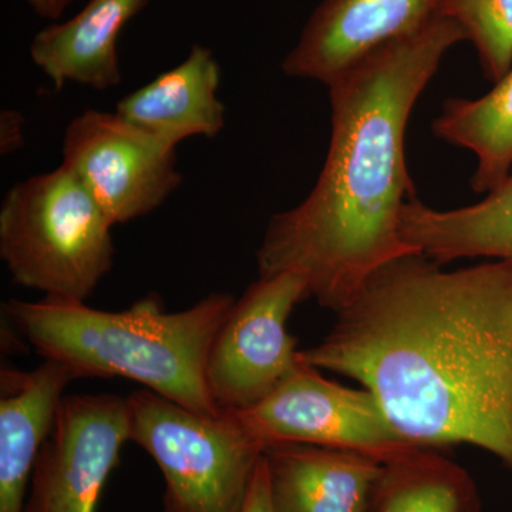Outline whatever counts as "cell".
<instances>
[{
  "instance_id": "cell-10",
  "label": "cell",
  "mask_w": 512,
  "mask_h": 512,
  "mask_svg": "<svg viewBox=\"0 0 512 512\" xmlns=\"http://www.w3.org/2000/svg\"><path fill=\"white\" fill-rule=\"evenodd\" d=\"M440 0H322L282 62L292 79L329 86L376 49L419 32Z\"/></svg>"
},
{
  "instance_id": "cell-5",
  "label": "cell",
  "mask_w": 512,
  "mask_h": 512,
  "mask_svg": "<svg viewBox=\"0 0 512 512\" xmlns=\"http://www.w3.org/2000/svg\"><path fill=\"white\" fill-rule=\"evenodd\" d=\"M127 403L130 441L163 476V512H242L268 446L237 412L207 416L148 389Z\"/></svg>"
},
{
  "instance_id": "cell-14",
  "label": "cell",
  "mask_w": 512,
  "mask_h": 512,
  "mask_svg": "<svg viewBox=\"0 0 512 512\" xmlns=\"http://www.w3.org/2000/svg\"><path fill=\"white\" fill-rule=\"evenodd\" d=\"M150 0H89L72 19L53 22L30 43V59L56 90L76 83L97 92L123 80L121 32Z\"/></svg>"
},
{
  "instance_id": "cell-19",
  "label": "cell",
  "mask_w": 512,
  "mask_h": 512,
  "mask_svg": "<svg viewBox=\"0 0 512 512\" xmlns=\"http://www.w3.org/2000/svg\"><path fill=\"white\" fill-rule=\"evenodd\" d=\"M25 119L18 110H3L0 114V153L9 156L25 144Z\"/></svg>"
},
{
  "instance_id": "cell-21",
  "label": "cell",
  "mask_w": 512,
  "mask_h": 512,
  "mask_svg": "<svg viewBox=\"0 0 512 512\" xmlns=\"http://www.w3.org/2000/svg\"><path fill=\"white\" fill-rule=\"evenodd\" d=\"M25 2L40 18L59 22L73 0H25Z\"/></svg>"
},
{
  "instance_id": "cell-9",
  "label": "cell",
  "mask_w": 512,
  "mask_h": 512,
  "mask_svg": "<svg viewBox=\"0 0 512 512\" xmlns=\"http://www.w3.org/2000/svg\"><path fill=\"white\" fill-rule=\"evenodd\" d=\"M128 441L127 397L64 396L33 468L25 512H96Z\"/></svg>"
},
{
  "instance_id": "cell-3",
  "label": "cell",
  "mask_w": 512,
  "mask_h": 512,
  "mask_svg": "<svg viewBox=\"0 0 512 512\" xmlns=\"http://www.w3.org/2000/svg\"><path fill=\"white\" fill-rule=\"evenodd\" d=\"M235 298L210 293L191 308L165 312L157 296L120 312L86 302L12 299L5 313L43 359L55 360L79 377H123L192 412L221 413L208 390V353Z\"/></svg>"
},
{
  "instance_id": "cell-2",
  "label": "cell",
  "mask_w": 512,
  "mask_h": 512,
  "mask_svg": "<svg viewBox=\"0 0 512 512\" xmlns=\"http://www.w3.org/2000/svg\"><path fill=\"white\" fill-rule=\"evenodd\" d=\"M463 30L436 16L387 43L329 84L332 134L308 197L275 214L256 252L259 276L295 272L308 295L339 313L382 266L417 254L400 237L404 204L416 198L406 164L413 107Z\"/></svg>"
},
{
  "instance_id": "cell-18",
  "label": "cell",
  "mask_w": 512,
  "mask_h": 512,
  "mask_svg": "<svg viewBox=\"0 0 512 512\" xmlns=\"http://www.w3.org/2000/svg\"><path fill=\"white\" fill-rule=\"evenodd\" d=\"M440 15L456 22L476 47L484 76L497 83L512 69V0H440Z\"/></svg>"
},
{
  "instance_id": "cell-12",
  "label": "cell",
  "mask_w": 512,
  "mask_h": 512,
  "mask_svg": "<svg viewBox=\"0 0 512 512\" xmlns=\"http://www.w3.org/2000/svg\"><path fill=\"white\" fill-rule=\"evenodd\" d=\"M77 377L45 359L30 372L3 366L0 372V512H25L40 450L52 430L64 390Z\"/></svg>"
},
{
  "instance_id": "cell-1",
  "label": "cell",
  "mask_w": 512,
  "mask_h": 512,
  "mask_svg": "<svg viewBox=\"0 0 512 512\" xmlns=\"http://www.w3.org/2000/svg\"><path fill=\"white\" fill-rule=\"evenodd\" d=\"M336 315L299 362L362 384L414 446L470 444L512 468V259L403 256Z\"/></svg>"
},
{
  "instance_id": "cell-20",
  "label": "cell",
  "mask_w": 512,
  "mask_h": 512,
  "mask_svg": "<svg viewBox=\"0 0 512 512\" xmlns=\"http://www.w3.org/2000/svg\"><path fill=\"white\" fill-rule=\"evenodd\" d=\"M242 512H274L272 511L271 493H269L268 471H266L265 454L259 463L254 483L245 501Z\"/></svg>"
},
{
  "instance_id": "cell-8",
  "label": "cell",
  "mask_w": 512,
  "mask_h": 512,
  "mask_svg": "<svg viewBox=\"0 0 512 512\" xmlns=\"http://www.w3.org/2000/svg\"><path fill=\"white\" fill-rule=\"evenodd\" d=\"M266 446L301 443L355 451L386 463L410 450L369 390L349 389L299 362L284 382L237 412Z\"/></svg>"
},
{
  "instance_id": "cell-15",
  "label": "cell",
  "mask_w": 512,
  "mask_h": 512,
  "mask_svg": "<svg viewBox=\"0 0 512 512\" xmlns=\"http://www.w3.org/2000/svg\"><path fill=\"white\" fill-rule=\"evenodd\" d=\"M400 237L437 264L460 258L512 259V171L483 201L434 210L413 198L400 215Z\"/></svg>"
},
{
  "instance_id": "cell-7",
  "label": "cell",
  "mask_w": 512,
  "mask_h": 512,
  "mask_svg": "<svg viewBox=\"0 0 512 512\" xmlns=\"http://www.w3.org/2000/svg\"><path fill=\"white\" fill-rule=\"evenodd\" d=\"M62 156L113 225L146 217L183 184L177 148L116 111L77 114L64 130Z\"/></svg>"
},
{
  "instance_id": "cell-13",
  "label": "cell",
  "mask_w": 512,
  "mask_h": 512,
  "mask_svg": "<svg viewBox=\"0 0 512 512\" xmlns=\"http://www.w3.org/2000/svg\"><path fill=\"white\" fill-rule=\"evenodd\" d=\"M220 86L214 52L194 45L183 62L119 100L116 113L177 148L188 138H215L224 130L227 110L218 97Z\"/></svg>"
},
{
  "instance_id": "cell-17",
  "label": "cell",
  "mask_w": 512,
  "mask_h": 512,
  "mask_svg": "<svg viewBox=\"0 0 512 512\" xmlns=\"http://www.w3.org/2000/svg\"><path fill=\"white\" fill-rule=\"evenodd\" d=\"M434 136L477 157L471 188L488 194L512 171V69L478 99H448L431 124Z\"/></svg>"
},
{
  "instance_id": "cell-11",
  "label": "cell",
  "mask_w": 512,
  "mask_h": 512,
  "mask_svg": "<svg viewBox=\"0 0 512 512\" xmlns=\"http://www.w3.org/2000/svg\"><path fill=\"white\" fill-rule=\"evenodd\" d=\"M274 512H369L383 463L376 458L301 443L266 447Z\"/></svg>"
},
{
  "instance_id": "cell-6",
  "label": "cell",
  "mask_w": 512,
  "mask_h": 512,
  "mask_svg": "<svg viewBox=\"0 0 512 512\" xmlns=\"http://www.w3.org/2000/svg\"><path fill=\"white\" fill-rule=\"evenodd\" d=\"M309 298L295 272L258 276L222 323L208 353V390L218 409H251L265 400L299 365L296 339L286 323Z\"/></svg>"
},
{
  "instance_id": "cell-4",
  "label": "cell",
  "mask_w": 512,
  "mask_h": 512,
  "mask_svg": "<svg viewBox=\"0 0 512 512\" xmlns=\"http://www.w3.org/2000/svg\"><path fill=\"white\" fill-rule=\"evenodd\" d=\"M111 224L60 164L10 187L0 205V258L23 288L86 302L114 264Z\"/></svg>"
},
{
  "instance_id": "cell-16",
  "label": "cell",
  "mask_w": 512,
  "mask_h": 512,
  "mask_svg": "<svg viewBox=\"0 0 512 512\" xmlns=\"http://www.w3.org/2000/svg\"><path fill=\"white\" fill-rule=\"evenodd\" d=\"M369 512H481L476 481L436 448L413 447L383 463Z\"/></svg>"
}]
</instances>
